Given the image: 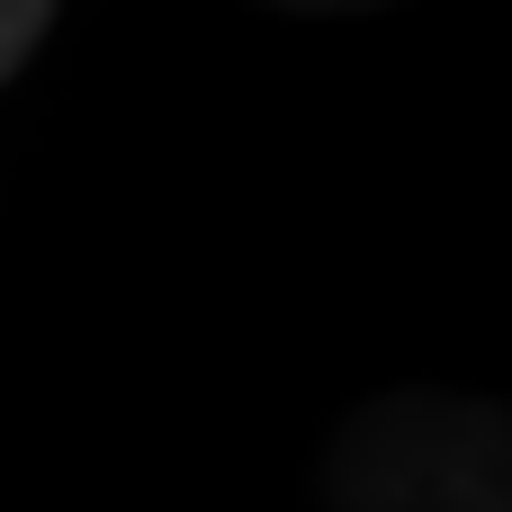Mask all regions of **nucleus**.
<instances>
[{
  "instance_id": "nucleus-1",
  "label": "nucleus",
  "mask_w": 512,
  "mask_h": 512,
  "mask_svg": "<svg viewBox=\"0 0 512 512\" xmlns=\"http://www.w3.org/2000/svg\"><path fill=\"white\" fill-rule=\"evenodd\" d=\"M324 512H512V396L378 387L324 441Z\"/></svg>"
},
{
  "instance_id": "nucleus-2",
  "label": "nucleus",
  "mask_w": 512,
  "mask_h": 512,
  "mask_svg": "<svg viewBox=\"0 0 512 512\" xmlns=\"http://www.w3.org/2000/svg\"><path fill=\"white\" fill-rule=\"evenodd\" d=\"M54 9L63 0H0V81H18L36 63V45L54 36Z\"/></svg>"
},
{
  "instance_id": "nucleus-3",
  "label": "nucleus",
  "mask_w": 512,
  "mask_h": 512,
  "mask_svg": "<svg viewBox=\"0 0 512 512\" xmlns=\"http://www.w3.org/2000/svg\"><path fill=\"white\" fill-rule=\"evenodd\" d=\"M270 9H288V18H387L405 0H270Z\"/></svg>"
}]
</instances>
